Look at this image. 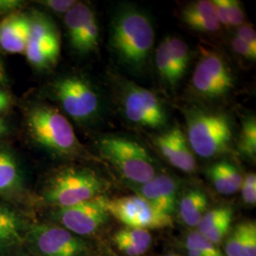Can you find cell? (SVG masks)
Masks as SVG:
<instances>
[{"mask_svg": "<svg viewBox=\"0 0 256 256\" xmlns=\"http://www.w3.org/2000/svg\"><path fill=\"white\" fill-rule=\"evenodd\" d=\"M113 242L120 252L126 256L144 254L152 243V236L148 230L124 227L116 232Z\"/></svg>", "mask_w": 256, "mask_h": 256, "instance_id": "44dd1931", "label": "cell"}, {"mask_svg": "<svg viewBox=\"0 0 256 256\" xmlns=\"http://www.w3.org/2000/svg\"><path fill=\"white\" fill-rule=\"evenodd\" d=\"M122 108L128 120L144 128L158 129L167 122L164 104L155 93L132 82L124 88Z\"/></svg>", "mask_w": 256, "mask_h": 256, "instance_id": "30bf717a", "label": "cell"}, {"mask_svg": "<svg viewBox=\"0 0 256 256\" xmlns=\"http://www.w3.org/2000/svg\"><path fill=\"white\" fill-rule=\"evenodd\" d=\"M234 210L229 206H220L207 210L198 228L202 236L214 245L220 244L229 234Z\"/></svg>", "mask_w": 256, "mask_h": 256, "instance_id": "2e32d148", "label": "cell"}, {"mask_svg": "<svg viewBox=\"0 0 256 256\" xmlns=\"http://www.w3.org/2000/svg\"><path fill=\"white\" fill-rule=\"evenodd\" d=\"M52 90L64 112L79 122L94 119L100 111V99L90 82L77 75L57 79Z\"/></svg>", "mask_w": 256, "mask_h": 256, "instance_id": "8992f818", "label": "cell"}, {"mask_svg": "<svg viewBox=\"0 0 256 256\" xmlns=\"http://www.w3.org/2000/svg\"><path fill=\"white\" fill-rule=\"evenodd\" d=\"M176 256V254H169V256Z\"/></svg>", "mask_w": 256, "mask_h": 256, "instance_id": "f35d334b", "label": "cell"}, {"mask_svg": "<svg viewBox=\"0 0 256 256\" xmlns=\"http://www.w3.org/2000/svg\"><path fill=\"white\" fill-rule=\"evenodd\" d=\"M140 196L153 204L156 209L171 216L176 209L178 186L167 174H156L149 182L140 185Z\"/></svg>", "mask_w": 256, "mask_h": 256, "instance_id": "5bb4252c", "label": "cell"}, {"mask_svg": "<svg viewBox=\"0 0 256 256\" xmlns=\"http://www.w3.org/2000/svg\"><path fill=\"white\" fill-rule=\"evenodd\" d=\"M30 18V30L24 54L28 62L37 70H50L60 57L59 32L52 18L42 12H34Z\"/></svg>", "mask_w": 256, "mask_h": 256, "instance_id": "52a82bcc", "label": "cell"}, {"mask_svg": "<svg viewBox=\"0 0 256 256\" xmlns=\"http://www.w3.org/2000/svg\"><path fill=\"white\" fill-rule=\"evenodd\" d=\"M30 30V16L14 12L0 21V48L7 54H25Z\"/></svg>", "mask_w": 256, "mask_h": 256, "instance_id": "9a60e30c", "label": "cell"}, {"mask_svg": "<svg viewBox=\"0 0 256 256\" xmlns=\"http://www.w3.org/2000/svg\"><path fill=\"white\" fill-rule=\"evenodd\" d=\"M178 216L186 226L198 227L208 210V198L198 189L186 192L178 203Z\"/></svg>", "mask_w": 256, "mask_h": 256, "instance_id": "7402d4cb", "label": "cell"}, {"mask_svg": "<svg viewBox=\"0 0 256 256\" xmlns=\"http://www.w3.org/2000/svg\"><path fill=\"white\" fill-rule=\"evenodd\" d=\"M227 10L230 27H240L244 23V10L238 0H227Z\"/></svg>", "mask_w": 256, "mask_h": 256, "instance_id": "f1b7e54d", "label": "cell"}, {"mask_svg": "<svg viewBox=\"0 0 256 256\" xmlns=\"http://www.w3.org/2000/svg\"><path fill=\"white\" fill-rule=\"evenodd\" d=\"M226 256H256V221H243L230 232L225 243Z\"/></svg>", "mask_w": 256, "mask_h": 256, "instance_id": "d6986e66", "label": "cell"}, {"mask_svg": "<svg viewBox=\"0 0 256 256\" xmlns=\"http://www.w3.org/2000/svg\"><path fill=\"white\" fill-rule=\"evenodd\" d=\"M186 138L194 154L210 158L229 149L232 140V124L222 113L192 111L187 115Z\"/></svg>", "mask_w": 256, "mask_h": 256, "instance_id": "3957f363", "label": "cell"}, {"mask_svg": "<svg viewBox=\"0 0 256 256\" xmlns=\"http://www.w3.org/2000/svg\"><path fill=\"white\" fill-rule=\"evenodd\" d=\"M23 190V178L16 158L8 149L0 148V194L16 198Z\"/></svg>", "mask_w": 256, "mask_h": 256, "instance_id": "ac0fdd59", "label": "cell"}, {"mask_svg": "<svg viewBox=\"0 0 256 256\" xmlns=\"http://www.w3.org/2000/svg\"><path fill=\"white\" fill-rule=\"evenodd\" d=\"M236 36L243 40L248 45L256 50V32L252 25L243 24L238 28Z\"/></svg>", "mask_w": 256, "mask_h": 256, "instance_id": "1f68e13d", "label": "cell"}, {"mask_svg": "<svg viewBox=\"0 0 256 256\" xmlns=\"http://www.w3.org/2000/svg\"><path fill=\"white\" fill-rule=\"evenodd\" d=\"M108 218L104 198L100 196L70 207L58 208L55 212V218L62 227L80 238L94 234Z\"/></svg>", "mask_w": 256, "mask_h": 256, "instance_id": "7c38bea8", "label": "cell"}, {"mask_svg": "<svg viewBox=\"0 0 256 256\" xmlns=\"http://www.w3.org/2000/svg\"><path fill=\"white\" fill-rule=\"evenodd\" d=\"M26 126L37 144L52 154L70 156L82 149L70 122L52 106H32L28 111Z\"/></svg>", "mask_w": 256, "mask_h": 256, "instance_id": "7a4b0ae2", "label": "cell"}, {"mask_svg": "<svg viewBox=\"0 0 256 256\" xmlns=\"http://www.w3.org/2000/svg\"><path fill=\"white\" fill-rule=\"evenodd\" d=\"M104 205L110 216L119 220L126 227L138 229H162L173 225L172 216L156 209L140 196H122L113 200L104 198Z\"/></svg>", "mask_w": 256, "mask_h": 256, "instance_id": "ba28073f", "label": "cell"}, {"mask_svg": "<svg viewBox=\"0 0 256 256\" xmlns=\"http://www.w3.org/2000/svg\"><path fill=\"white\" fill-rule=\"evenodd\" d=\"M39 3L57 14H66L77 3L75 0H43Z\"/></svg>", "mask_w": 256, "mask_h": 256, "instance_id": "f546056e", "label": "cell"}, {"mask_svg": "<svg viewBox=\"0 0 256 256\" xmlns=\"http://www.w3.org/2000/svg\"><path fill=\"white\" fill-rule=\"evenodd\" d=\"M240 190L244 203L248 206H256V176L254 173H250L243 178Z\"/></svg>", "mask_w": 256, "mask_h": 256, "instance_id": "83f0119b", "label": "cell"}, {"mask_svg": "<svg viewBox=\"0 0 256 256\" xmlns=\"http://www.w3.org/2000/svg\"><path fill=\"white\" fill-rule=\"evenodd\" d=\"M156 66L160 78L171 86H174L180 81L182 78L176 72L166 39H164L156 48Z\"/></svg>", "mask_w": 256, "mask_h": 256, "instance_id": "cb8c5ba5", "label": "cell"}, {"mask_svg": "<svg viewBox=\"0 0 256 256\" xmlns=\"http://www.w3.org/2000/svg\"><path fill=\"white\" fill-rule=\"evenodd\" d=\"M30 242L36 256H90L82 238L63 227L36 225L30 230Z\"/></svg>", "mask_w": 256, "mask_h": 256, "instance_id": "9c48e42d", "label": "cell"}, {"mask_svg": "<svg viewBox=\"0 0 256 256\" xmlns=\"http://www.w3.org/2000/svg\"><path fill=\"white\" fill-rule=\"evenodd\" d=\"M20 256H36L34 254H25V252H23V254H21Z\"/></svg>", "mask_w": 256, "mask_h": 256, "instance_id": "74e56055", "label": "cell"}, {"mask_svg": "<svg viewBox=\"0 0 256 256\" xmlns=\"http://www.w3.org/2000/svg\"><path fill=\"white\" fill-rule=\"evenodd\" d=\"M99 149L124 178L135 184H144L156 176L153 158L144 147L126 137L108 136L99 142Z\"/></svg>", "mask_w": 256, "mask_h": 256, "instance_id": "277c9868", "label": "cell"}, {"mask_svg": "<svg viewBox=\"0 0 256 256\" xmlns=\"http://www.w3.org/2000/svg\"><path fill=\"white\" fill-rule=\"evenodd\" d=\"M185 247L189 256H225L216 245L212 244L198 232L187 236Z\"/></svg>", "mask_w": 256, "mask_h": 256, "instance_id": "d4e9b609", "label": "cell"}, {"mask_svg": "<svg viewBox=\"0 0 256 256\" xmlns=\"http://www.w3.org/2000/svg\"><path fill=\"white\" fill-rule=\"evenodd\" d=\"M104 187L101 178L90 169L66 168L48 180L44 198L58 208H66L99 196Z\"/></svg>", "mask_w": 256, "mask_h": 256, "instance_id": "5b68a950", "label": "cell"}, {"mask_svg": "<svg viewBox=\"0 0 256 256\" xmlns=\"http://www.w3.org/2000/svg\"><path fill=\"white\" fill-rule=\"evenodd\" d=\"M232 46L234 50L238 55L246 58L248 60L256 61V50L252 48V46H248L247 43H245L243 40L238 38L236 36L234 37V39L232 40Z\"/></svg>", "mask_w": 256, "mask_h": 256, "instance_id": "4dcf8cb0", "label": "cell"}, {"mask_svg": "<svg viewBox=\"0 0 256 256\" xmlns=\"http://www.w3.org/2000/svg\"><path fill=\"white\" fill-rule=\"evenodd\" d=\"M9 131V124L5 120L0 118V138L5 136Z\"/></svg>", "mask_w": 256, "mask_h": 256, "instance_id": "8d00e7d4", "label": "cell"}, {"mask_svg": "<svg viewBox=\"0 0 256 256\" xmlns=\"http://www.w3.org/2000/svg\"><path fill=\"white\" fill-rule=\"evenodd\" d=\"M10 102H12L9 94L0 88V116L8 110Z\"/></svg>", "mask_w": 256, "mask_h": 256, "instance_id": "e575fe53", "label": "cell"}, {"mask_svg": "<svg viewBox=\"0 0 256 256\" xmlns=\"http://www.w3.org/2000/svg\"><path fill=\"white\" fill-rule=\"evenodd\" d=\"M23 223L18 214L0 204V250L19 245L23 238Z\"/></svg>", "mask_w": 256, "mask_h": 256, "instance_id": "603a6c76", "label": "cell"}, {"mask_svg": "<svg viewBox=\"0 0 256 256\" xmlns=\"http://www.w3.org/2000/svg\"><path fill=\"white\" fill-rule=\"evenodd\" d=\"M155 144L165 160L172 166L189 174L196 171L194 154L180 128H171L158 136Z\"/></svg>", "mask_w": 256, "mask_h": 256, "instance_id": "4fadbf2b", "label": "cell"}, {"mask_svg": "<svg viewBox=\"0 0 256 256\" xmlns=\"http://www.w3.org/2000/svg\"><path fill=\"white\" fill-rule=\"evenodd\" d=\"M212 2L214 4L216 14L218 19L220 25L222 24L226 28L230 27L229 18H228V10H227V0H214Z\"/></svg>", "mask_w": 256, "mask_h": 256, "instance_id": "836d02e7", "label": "cell"}, {"mask_svg": "<svg viewBox=\"0 0 256 256\" xmlns=\"http://www.w3.org/2000/svg\"><path fill=\"white\" fill-rule=\"evenodd\" d=\"M183 22L194 30L216 32L220 28L212 1L200 0L190 3L182 12Z\"/></svg>", "mask_w": 256, "mask_h": 256, "instance_id": "e0dca14e", "label": "cell"}, {"mask_svg": "<svg viewBox=\"0 0 256 256\" xmlns=\"http://www.w3.org/2000/svg\"><path fill=\"white\" fill-rule=\"evenodd\" d=\"M8 82V76L3 61L0 59V86H5Z\"/></svg>", "mask_w": 256, "mask_h": 256, "instance_id": "d590c367", "label": "cell"}, {"mask_svg": "<svg viewBox=\"0 0 256 256\" xmlns=\"http://www.w3.org/2000/svg\"><path fill=\"white\" fill-rule=\"evenodd\" d=\"M154 40L150 20L138 10H120L113 20L111 46L120 60L132 68L140 70L146 64Z\"/></svg>", "mask_w": 256, "mask_h": 256, "instance_id": "6da1fadb", "label": "cell"}, {"mask_svg": "<svg viewBox=\"0 0 256 256\" xmlns=\"http://www.w3.org/2000/svg\"><path fill=\"white\" fill-rule=\"evenodd\" d=\"M238 147L242 155L250 160H256V120L254 117H248L243 122L240 131Z\"/></svg>", "mask_w": 256, "mask_h": 256, "instance_id": "484cf974", "label": "cell"}, {"mask_svg": "<svg viewBox=\"0 0 256 256\" xmlns=\"http://www.w3.org/2000/svg\"><path fill=\"white\" fill-rule=\"evenodd\" d=\"M207 174L212 186L220 194L230 196L240 190L243 176L238 168L229 162L221 160L210 165Z\"/></svg>", "mask_w": 256, "mask_h": 256, "instance_id": "ffe728a7", "label": "cell"}, {"mask_svg": "<svg viewBox=\"0 0 256 256\" xmlns=\"http://www.w3.org/2000/svg\"><path fill=\"white\" fill-rule=\"evenodd\" d=\"M166 40L176 72L180 77L182 78L183 74H185L190 60L189 48L182 39L178 37H167Z\"/></svg>", "mask_w": 256, "mask_h": 256, "instance_id": "4316f807", "label": "cell"}, {"mask_svg": "<svg viewBox=\"0 0 256 256\" xmlns=\"http://www.w3.org/2000/svg\"><path fill=\"white\" fill-rule=\"evenodd\" d=\"M24 6V2L21 0H0V18H6L12 14L18 12V10Z\"/></svg>", "mask_w": 256, "mask_h": 256, "instance_id": "d6a6232c", "label": "cell"}, {"mask_svg": "<svg viewBox=\"0 0 256 256\" xmlns=\"http://www.w3.org/2000/svg\"><path fill=\"white\" fill-rule=\"evenodd\" d=\"M192 88L207 99L226 95L234 88V77L225 60L216 52H205L196 64L192 78Z\"/></svg>", "mask_w": 256, "mask_h": 256, "instance_id": "8fae6325", "label": "cell"}]
</instances>
